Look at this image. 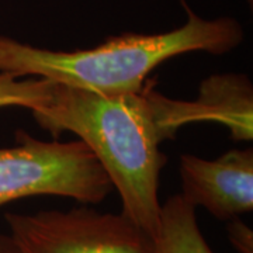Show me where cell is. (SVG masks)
Returning a JSON list of instances; mask_svg holds the SVG:
<instances>
[{"label": "cell", "instance_id": "8992f818", "mask_svg": "<svg viewBox=\"0 0 253 253\" xmlns=\"http://www.w3.org/2000/svg\"><path fill=\"white\" fill-rule=\"evenodd\" d=\"M193 103L199 121H217L229 129L235 141H252L253 87L246 75L210 76L201 83Z\"/></svg>", "mask_w": 253, "mask_h": 253}, {"label": "cell", "instance_id": "30bf717a", "mask_svg": "<svg viewBox=\"0 0 253 253\" xmlns=\"http://www.w3.org/2000/svg\"><path fill=\"white\" fill-rule=\"evenodd\" d=\"M0 253H20L9 234H0Z\"/></svg>", "mask_w": 253, "mask_h": 253}, {"label": "cell", "instance_id": "7a4b0ae2", "mask_svg": "<svg viewBox=\"0 0 253 253\" xmlns=\"http://www.w3.org/2000/svg\"><path fill=\"white\" fill-rule=\"evenodd\" d=\"M187 20L159 34L126 33L89 49L55 51L0 36V72L41 78L104 94L139 91L163 62L190 52L224 55L244 41L242 24L232 17L208 20L181 0Z\"/></svg>", "mask_w": 253, "mask_h": 253}, {"label": "cell", "instance_id": "6da1fadb", "mask_svg": "<svg viewBox=\"0 0 253 253\" xmlns=\"http://www.w3.org/2000/svg\"><path fill=\"white\" fill-rule=\"evenodd\" d=\"M31 114L55 138L72 132L87 145L120 194L121 214L156 236L159 179L168 161L161 145L193 123L190 101L163 96L149 81L139 91L117 94L54 83Z\"/></svg>", "mask_w": 253, "mask_h": 253}, {"label": "cell", "instance_id": "277c9868", "mask_svg": "<svg viewBox=\"0 0 253 253\" xmlns=\"http://www.w3.org/2000/svg\"><path fill=\"white\" fill-rule=\"evenodd\" d=\"M20 253H155L154 238L124 214L83 204L68 211L6 212Z\"/></svg>", "mask_w": 253, "mask_h": 253}, {"label": "cell", "instance_id": "9c48e42d", "mask_svg": "<svg viewBox=\"0 0 253 253\" xmlns=\"http://www.w3.org/2000/svg\"><path fill=\"white\" fill-rule=\"evenodd\" d=\"M229 242L238 253H253V232L239 217L228 221L226 225Z\"/></svg>", "mask_w": 253, "mask_h": 253}, {"label": "cell", "instance_id": "5b68a950", "mask_svg": "<svg viewBox=\"0 0 253 253\" xmlns=\"http://www.w3.org/2000/svg\"><path fill=\"white\" fill-rule=\"evenodd\" d=\"M181 196L219 221L253 210V149H232L210 161L196 155L179 158Z\"/></svg>", "mask_w": 253, "mask_h": 253}, {"label": "cell", "instance_id": "52a82bcc", "mask_svg": "<svg viewBox=\"0 0 253 253\" xmlns=\"http://www.w3.org/2000/svg\"><path fill=\"white\" fill-rule=\"evenodd\" d=\"M196 210L181 194L163 203L155 253H214L200 229Z\"/></svg>", "mask_w": 253, "mask_h": 253}, {"label": "cell", "instance_id": "ba28073f", "mask_svg": "<svg viewBox=\"0 0 253 253\" xmlns=\"http://www.w3.org/2000/svg\"><path fill=\"white\" fill-rule=\"evenodd\" d=\"M52 84V82L41 78H18L13 73L0 72V110L37 109L48 100Z\"/></svg>", "mask_w": 253, "mask_h": 253}, {"label": "cell", "instance_id": "3957f363", "mask_svg": "<svg viewBox=\"0 0 253 253\" xmlns=\"http://www.w3.org/2000/svg\"><path fill=\"white\" fill-rule=\"evenodd\" d=\"M16 141V146L0 148V207L38 196L100 204L113 190L99 161L81 139L46 142L20 129Z\"/></svg>", "mask_w": 253, "mask_h": 253}]
</instances>
